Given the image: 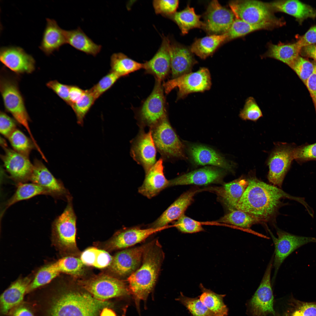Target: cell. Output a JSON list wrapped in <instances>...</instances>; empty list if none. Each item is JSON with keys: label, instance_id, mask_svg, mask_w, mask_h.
Segmentation results:
<instances>
[{"label": "cell", "instance_id": "e0dca14e", "mask_svg": "<svg viewBox=\"0 0 316 316\" xmlns=\"http://www.w3.org/2000/svg\"><path fill=\"white\" fill-rule=\"evenodd\" d=\"M294 148L287 145L279 147L271 153L268 161V178L273 185L280 188L285 176L294 159Z\"/></svg>", "mask_w": 316, "mask_h": 316}, {"label": "cell", "instance_id": "5bb4252c", "mask_svg": "<svg viewBox=\"0 0 316 316\" xmlns=\"http://www.w3.org/2000/svg\"><path fill=\"white\" fill-rule=\"evenodd\" d=\"M130 154L146 173L156 162L157 149L151 130L145 132L142 129L131 143Z\"/></svg>", "mask_w": 316, "mask_h": 316}, {"label": "cell", "instance_id": "4fadbf2b", "mask_svg": "<svg viewBox=\"0 0 316 316\" xmlns=\"http://www.w3.org/2000/svg\"><path fill=\"white\" fill-rule=\"evenodd\" d=\"M235 18L231 9L222 6L217 0L212 1L204 14L203 28L210 35L224 34L229 29Z\"/></svg>", "mask_w": 316, "mask_h": 316}, {"label": "cell", "instance_id": "60d3db41", "mask_svg": "<svg viewBox=\"0 0 316 316\" xmlns=\"http://www.w3.org/2000/svg\"><path fill=\"white\" fill-rule=\"evenodd\" d=\"M13 150L18 153L29 158L30 152L35 145L31 138H29L20 130L16 129L8 138Z\"/></svg>", "mask_w": 316, "mask_h": 316}, {"label": "cell", "instance_id": "7bdbcfd3", "mask_svg": "<svg viewBox=\"0 0 316 316\" xmlns=\"http://www.w3.org/2000/svg\"><path fill=\"white\" fill-rule=\"evenodd\" d=\"M60 273H65L75 277L84 272V265L80 258L73 256L63 257L55 262Z\"/></svg>", "mask_w": 316, "mask_h": 316}, {"label": "cell", "instance_id": "4dcf8cb0", "mask_svg": "<svg viewBox=\"0 0 316 316\" xmlns=\"http://www.w3.org/2000/svg\"><path fill=\"white\" fill-rule=\"evenodd\" d=\"M301 48L297 42L292 44H271L265 56L277 60L291 67L300 56Z\"/></svg>", "mask_w": 316, "mask_h": 316}, {"label": "cell", "instance_id": "816d5d0a", "mask_svg": "<svg viewBox=\"0 0 316 316\" xmlns=\"http://www.w3.org/2000/svg\"><path fill=\"white\" fill-rule=\"evenodd\" d=\"M152 4L156 14H161L169 17L176 12L179 1L177 0H154L153 1Z\"/></svg>", "mask_w": 316, "mask_h": 316}, {"label": "cell", "instance_id": "277c9868", "mask_svg": "<svg viewBox=\"0 0 316 316\" xmlns=\"http://www.w3.org/2000/svg\"><path fill=\"white\" fill-rule=\"evenodd\" d=\"M0 90L6 110L12 114L17 123L25 128L37 146L38 145L29 127V117L16 79L8 75L2 74L0 78Z\"/></svg>", "mask_w": 316, "mask_h": 316}, {"label": "cell", "instance_id": "f1b7e54d", "mask_svg": "<svg viewBox=\"0 0 316 316\" xmlns=\"http://www.w3.org/2000/svg\"><path fill=\"white\" fill-rule=\"evenodd\" d=\"M273 11L285 13L295 18L299 22L316 17V10L298 0H278L268 3Z\"/></svg>", "mask_w": 316, "mask_h": 316}, {"label": "cell", "instance_id": "8d00e7d4", "mask_svg": "<svg viewBox=\"0 0 316 316\" xmlns=\"http://www.w3.org/2000/svg\"><path fill=\"white\" fill-rule=\"evenodd\" d=\"M113 258L107 252L91 247L81 253L80 259L84 265L102 269L111 265Z\"/></svg>", "mask_w": 316, "mask_h": 316}, {"label": "cell", "instance_id": "ab89813d", "mask_svg": "<svg viewBox=\"0 0 316 316\" xmlns=\"http://www.w3.org/2000/svg\"><path fill=\"white\" fill-rule=\"evenodd\" d=\"M218 221L243 228L249 229L253 225L262 221L248 213L236 209L230 211Z\"/></svg>", "mask_w": 316, "mask_h": 316}, {"label": "cell", "instance_id": "db71d44e", "mask_svg": "<svg viewBox=\"0 0 316 316\" xmlns=\"http://www.w3.org/2000/svg\"><path fill=\"white\" fill-rule=\"evenodd\" d=\"M16 121L3 111L0 114V132L1 134L8 138L11 134L17 129Z\"/></svg>", "mask_w": 316, "mask_h": 316}, {"label": "cell", "instance_id": "680465c9", "mask_svg": "<svg viewBox=\"0 0 316 316\" xmlns=\"http://www.w3.org/2000/svg\"><path fill=\"white\" fill-rule=\"evenodd\" d=\"M85 90L80 88L78 86L75 85H70L69 98L70 106L78 102L83 96Z\"/></svg>", "mask_w": 316, "mask_h": 316}, {"label": "cell", "instance_id": "8992f818", "mask_svg": "<svg viewBox=\"0 0 316 316\" xmlns=\"http://www.w3.org/2000/svg\"><path fill=\"white\" fill-rule=\"evenodd\" d=\"M150 129L157 150L163 160L186 158L184 145L178 137L167 117Z\"/></svg>", "mask_w": 316, "mask_h": 316}, {"label": "cell", "instance_id": "484cf974", "mask_svg": "<svg viewBox=\"0 0 316 316\" xmlns=\"http://www.w3.org/2000/svg\"><path fill=\"white\" fill-rule=\"evenodd\" d=\"M190 157L197 165H211L229 171L231 165L220 154L213 149L202 145H191L188 149Z\"/></svg>", "mask_w": 316, "mask_h": 316}, {"label": "cell", "instance_id": "3957f363", "mask_svg": "<svg viewBox=\"0 0 316 316\" xmlns=\"http://www.w3.org/2000/svg\"><path fill=\"white\" fill-rule=\"evenodd\" d=\"M162 246L157 240L148 243L140 267L128 277V288L137 304L146 300L156 281L164 258Z\"/></svg>", "mask_w": 316, "mask_h": 316}, {"label": "cell", "instance_id": "be15d7a7", "mask_svg": "<svg viewBox=\"0 0 316 316\" xmlns=\"http://www.w3.org/2000/svg\"><path fill=\"white\" fill-rule=\"evenodd\" d=\"M274 316H280V315L278 314H277L276 313L275 315ZM283 316H285V315H284Z\"/></svg>", "mask_w": 316, "mask_h": 316}, {"label": "cell", "instance_id": "30bf717a", "mask_svg": "<svg viewBox=\"0 0 316 316\" xmlns=\"http://www.w3.org/2000/svg\"><path fill=\"white\" fill-rule=\"evenodd\" d=\"M161 82L155 80L153 90L141 106L138 115L141 128H152L167 117L164 90Z\"/></svg>", "mask_w": 316, "mask_h": 316}, {"label": "cell", "instance_id": "6125c7cd", "mask_svg": "<svg viewBox=\"0 0 316 316\" xmlns=\"http://www.w3.org/2000/svg\"><path fill=\"white\" fill-rule=\"evenodd\" d=\"M99 316H116V315L112 310L106 307L102 309Z\"/></svg>", "mask_w": 316, "mask_h": 316}, {"label": "cell", "instance_id": "f6af8a7d", "mask_svg": "<svg viewBox=\"0 0 316 316\" xmlns=\"http://www.w3.org/2000/svg\"><path fill=\"white\" fill-rule=\"evenodd\" d=\"M96 100L90 89L85 90L82 97L71 107L76 116L77 123L83 126L84 119Z\"/></svg>", "mask_w": 316, "mask_h": 316}, {"label": "cell", "instance_id": "bcb514c9", "mask_svg": "<svg viewBox=\"0 0 316 316\" xmlns=\"http://www.w3.org/2000/svg\"><path fill=\"white\" fill-rule=\"evenodd\" d=\"M176 300L181 302L193 316H217L201 302L199 296L189 298L181 293L180 296Z\"/></svg>", "mask_w": 316, "mask_h": 316}, {"label": "cell", "instance_id": "6f0895ef", "mask_svg": "<svg viewBox=\"0 0 316 316\" xmlns=\"http://www.w3.org/2000/svg\"><path fill=\"white\" fill-rule=\"evenodd\" d=\"M305 85L310 93L316 111V66L314 71L308 79Z\"/></svg>", "mask_w": 316, "mask_h": 316}, {"label": "cell", "instance_id": "9c48e42d", "mask_svg": "<svg viewBox=\"0 0 316 316\" xmlns=\"http://www.w3.org/2000/svg\"><path fill=\"white\" fill-rule=\"evenodd\" d=\"M211 85L209 71L204 67L195 72L189 73L173 78L162 84L164 91L166 94L175 88H178V100L191 93L208 90Z\"/></svg>", "mask_w": 316, "mask_h": 316}, {"label": "cell", "instance_id": "f546056e", "mask_svg": "<svg viewBox=\"0 0 316 316\" xmlns=\"http://www.w3.org/2000/svg\"><path fill=\"white\" fill-rule=\"evenodd\" d=\"M248 184V180L240 178L225 183L222 187L214 190L224 204L231 211L236 209Z\"/></svg>", "mask_w": 316, "mask_h": 316}, {"label": "cell", "instance_id": "91938a15", "mask_svg": "<svg viewBox=\"0 0 316 316\" xmlns=\"http://www.w3.org/2000/svg\"><path fill=\"white\" fill-rule=\"evenodd\" d=\"M300 54L304 56L313 59L316 62V44L302 47Z\"/></svg>", "mask_w": 316, "mask_h": 316}, {"label": "cell", "instance_id": "ee69618b", "mask_svg": "<svg viewBox=\"0 0 316 316\" xmlns=\"http://www.w3.org/2000/svg\"><path fill=\"white\" fill-rule=\"evenodd\" d=\"M285 316H316V302H306L292 297Z\"/></svg>", "mask_w": 316, "mask_h": 316}, {"label": "cell", "instance_id": "94428289", "mask_svg": "<svg viewBox=\"0 0 316 316\" xmlns=\"http://www.w3.org/2000/svg\"><path fill=\"white\" fill-rule=\"evenodd\" d=\"M11 316H34L29 309L22 306L14 308L11 312Z\"/></svg>", "mask_w": 316, "mask_h": 316}, {"label": "cell", "instance_id": "b9f144b4", "mask_svg": "<svg viewBox=\"0 0 316 316\" xmlns=\"http://www.w3.org/2000/svg\"><path fill=\"white\" fill-rule=\"evenodd\" d=\"M60 273L55 262L42 267L30 283L27 293L48 284Z\"/></svg>", "mask_w": 316, "mask_h": 316}, {"label": "cell", "instance_id": "ffe728a7", "mask_svg": "<svg viewBox=\"0 0 316 316\" xmlns=\"http://www.w3.org/2000/svg\"><path fill=\"white\" fill-rule=\"evenodd\" d=\"M222 169L207 166L183 174L169 180V187L177 185H204L218 183L225 175Z\"/></svg>", "mask_w": 316, "mask_h": 316}, {"label": "cell", "instance_id": "7a4b0ae2", "mask_svg": "<svg viewBox=\"0 0 316 316\" xmlns=\"http://www.w3.org/2000/svg\"><path fill=\"white\" fill-rule=\"evenodd\" d=\"M51 295L47 303L46 316H99L109 305L85 292L66 291Z\"/></svg>", "mask_w": 316, "mask_h": 316}, {"label": "cell", "instance_id": "d4e9b609", "mask_svg": "<svg viewBox=\"0 0 316 316\" xmlns=\"http://www.w3.org/2000/svg\"><path fill=\"white\" fill-rule=\"evenodd\" d=\"M197 189L190 190L184 193L176 200L150 225V227L162 228L169 223L178 219L186 210L193 201V197L198 192Z\"/></svg>", "mask_w": 316, "mask_h": 316}, {"label": "cell", "instance_id": "7dc6e473", "mask_svg": "<svg viewBox=\"0 0 316 316\" xmlns=\"http://www.w3.org/2000/svg\"><path fill=\"white\" fill-rule=\"evenodd\" d=\"M316 66V62H311L299 56L290 68L305 85L308 79L314 71Z\"/></svg>", "mask_w": 316, "mask_h": 316}, {"label": "cell", "instance_id": "8fae6325", "mask_svg": "<svg viewBox=\"0 0 316 316\" xmlns=\"http://www.w3.org/2000/svg\"><path fill=\"white\" fill-rule=\"evenodd\" d=\"M273 256L269 263L260 285L251 299L249 304L252 316H267L276 314L273 308L274 296L271 275L273 267Z\"/></svg>", "mask_w": 316, "mask_h": 316}, {"label": "cell", "instance_id": "2e32d148", "mask_svg": "<svg viewBox=\"0 0 316 316\" xmlns=\"http://www.w3.org/2000/svg\"><path fill=\"white\" fill-rule=\"evenodd\" d=\"M3 149L4 153L1 155V157L4 167L12 179L17 184L30 181L33 164L29 158L8 147Z\"/></svg>", "mask_w": 316, "mask_h": 316}, {"label": "cell", "instance_id": "c3c4849f", "mask_svg": "<svg viewBox=\"0 0 316 316\" xmlns=\"http://www.w3.org/2000/svg\"><path fill=\"white\" fill-rule=\"evenodd\" d=\"M120 78L116 73L110 71L90 90L96 100L111 88Z\"/></svg>", "mask_w": 316, "mask_h": 316}, {"label": "cell", "instance_id": "d590c367", "mask_svg": "<svg viewBox=\"0 0 316 316\" xmlns=\"http://www.w3.org/2000/svg\"><path fill=\"white\" fill-rule=\"evenodd\" d=\"M202 293L199 296L201 302L217 316H227L228 309L223 301L225 295L219 294L205 288L200 284Z\"/></svg>", "mask_w": 316, "mask_h": 316}, {"label": "cell", "instance_id": "f5cc1de1", "mask_svg": "<svg viewBox=\"0 0 316 316\" xmlns=\"http://www.w3.org/2000/svg\"><path fill=\"white\" fill-rule=\"evenodd\" d=\"M294 159L300 162L316 160V143L294 148Z\"/></svg>", "mask_w": 316, "mask_h": 316}, {"label": "cell", "instance_id": "9f6ffc18", "mask_svg": "<svg viewBox=\"0 0 316 316\" xmlns=\"http://www.w3.org/2000/svg\"><path fill=\"white\" fill-rule=\"evenodd\" d=\"M297 42L302 48L316 44V26L311 28Z\"/></svg>", "mask_w": 316, "mask_h": 316}, {"label": "cell", "instance_id": "681fc988", "mask_svg": "<svg viewBox=\"0 0 316 316\" xmlns=\"http://www.w3.org/2000/svg\"><path fill=\"white\" fill-rule=\"evenodd\" d=\"M239 116L243 120L256 121L262 116L263 115L255 99L250 97L246 99L243 109L240 111Z\"/></svg>", "mask_w": 316, "mask_h": 316}, {"label": "cell", "instance_id": "83f0119b", "mask_svg": "<svg viewBox=\"0 0 316 316\" xmlns=\"http://www.w3.org/2000/svg\"><path fill=\"white\" fill-rule=\"evenodd\" d=\"M30 281L27 277L19 279L3 292L0 297L1 311L3 314L8 313L22 302Z\"/></svg>", "mask_w": 316, "mask_h": 316}, {"label": "cell", "instance_id": "ba28073f", "mask_svg": "<svg viewBox=\"0 0 316 316\" xmlns=\"http://www.w3.org/2000/svg\"><path fill=\"white\" fill-rule=\"evenodd\" d=\"M79 283L95 298L104 300L130 294L124 281L106 274H100L80 280Z\"/></svg>", "mask_w": 316, "mask_h": 316}, {"label": "cell", "instance_id": "d6a6232c", "mask_svg": "<svg viewBox=\"0 0 316 316\" xmlns=\"http://www.w3.org/2000/svg\"><path fill=\"white\" fill-rule=\"evenodd\" d=\"M226 39L225 34L210 35L196 40L190 49L193 54L205 59L212 54Z\"/></svg>", "mask_w": 316, "mask_h": 316}, {"label": "cell", "instance_id": "e575fe53", "mask_svg": "<svg viewBox=\"0 0 316 316\" xmlns=\"http://www.w3.org/2000/svg\"><path fill=\"white\" fill-rule=\"evenodd\" d=\"M110 66V71L121 77L143 69L144 64L134 60L122 53L119 52L114 53L111 56Z\"/></svg>", "mask_w": 316, "mask_h": 316}, {"label": "cell", "instance_id": "603a6c76", "mask_svg": "<svg viewBox=\"0 0 316 316\" xmlns=\"http://www.w3.org/2000/svg\"><path fill=\"white\" fill-rule=\"evenodd\" d=\"M163 160L159 159L145 173L143 183L138 189L139 193L149 199L169 187V180L164 175Z\"/></svg>", "mask_w": 316, "mask_h": 316}, {"label": "cell", "instance_id": "836d02e7", "mask_svg": "<svg viewBox=\"0 0 316 316\" xmlns=\"http://www.w3.org/2000/svg\"><path fill=\"white\" fill-rule=\"evenodd\" d=\"M200 17L196 13L194 8L188 5L168 18L177 24L183 34H186L191 29L203 28L204 23L200 20Z\"/></svg>", "mask_w": 316, "mask_h": 316}, {"label": "cell", "instance_id": "6da1fadb", "mask_svg": "<svg viewBox=\"0 0 316 316\" xmlns=\"http://www.w3.org/2000/svg\"><path fill=\"white\" fill-rule=\"evenodd\" d=\"M248 185L239 201L236 209L251 214L262 221L267 220L276 213L281 200L287 198L301 199L291 196L273 185H270L255 178L248 179Z\"/></svg>", "mask_w": 316, "mask_h": 316}, {"label": "cell", "instance_id": "f907efd6", "mask_svg": "<svg viewBox=\"0 0 316 316\" xmlns=\"http://www.w3.org/2000/svg\"><path fill=\"white\" fill-rule=\"evenodd\" d=\"M174 224V226L181 232L186 233H192L203 231L204 229L199 222L182 214Z\"/></svg>", "mask_w": 316, "mask_h": 316}, {"label": "cell", "instance_id": "11a10c76", "mask_svg": "<svg viewBox=\"0 0 316 316\" xmlns=\"http://www.w3.org/2000/svg\"><path fill=\"white\" fill-rule=\"evenodd\" d=\"M46 85L68 105H70L69 98L70 85L62 84L56 80L49 81L47 83Z\"/></svg>", "mask_w": 316, "mask_h": 316}, {"label": "cell", "instance_id": "9a60e30c", "mask_svg": "<svg viewBox=\"0 0 316 316\" xmlns=\"http://www.w3.org/2000/svg\"><path fill=\"white\" fill-rule=\"evenodd\" d=\"M148 243L120 251L113 257L110 271L119 277H129L138 268L142 259L144 251Z\"/></svg>", "mask_w": 316, "mask_h": 316}, {"label": "cell", "instance_id": "cb8c5ba5", "mask_svg": "<svg viewBox=\"0 0 316 316\" xmlns=\"http://www.w3.org/2000/svg\"><path fill=\"white\" fill-rule=\"evenodd\" d=\"M169 49L173 78L190 72L196 61L190 49L170 40Z\"/></svg>", "mask_w": 316, "mask_h": 316}, {"label": "cell", "instance_id": "5b68a950", "mask_svg": "<svg viewBox=\"0 0 316 316\" xmlns=\"http://www.w3.org/2000/svg\"><path fill=\"white\" fill-rule=\"evenodd\" d=\"M235 18L254 25H283L280 19L274 16L268 3L251 0L231 1L229 4Z\"/></svg>", "mask_w": 316, "mask_h": 316}, {"label": "cell", "instance_id": "7c38bea8", "mask_svg": "<svg viewBox=\"0 0 316 316\" xmlns=\"http://www.w3.org/2000/svg\"><path fill=\"white\" fill-rule=\"evenodd\" d=\"M277 237H272L275 250L273 267L274 269L272 280L276 279L277 273L285 259L293 251L310 243H316V238L294 235L281 230L277 231Z\"/></svg>", "mask_w": 316, "mask_h": 316}, {"label": "cell", "instance_id": "f35d334b", "mask_svg": "<svg viewBox=\"0 0 316 316\" xmlns=\"http://www.w3.org/2000/svg\"><path fill=\"white\" fill-rule=\"evenodd\" d=\"M278 27L272 24L254 25L235 18L228 31L225 42L245 35L253 31L261 29H269Z\"/></svg>", "mask_w": 316, "mask_h": 316}, {"label": "cell", "instance_id": "4316f807", "mask_svg": "<svg viewBox=\"0 0 316 316\" xmlns=\"http://www.w3.org/2000/svg\"><path fill=\"white\" fill-rule=\"evenodd\" d=\"M46 21L39 48L46 55L49 56L67 42L65 30L61 28L54 19L47 18Z\"/></svg>", "mask_w": 316, "mask_h": 316}, {"label": "cell", "instance_id": "52a82bcc", "mask_svg": "<svg viewBox=\"0 0 316 316\" xmlns=\"http://www.w3.org/2000/svg\"><path fill=\"white\" fill-rule=\"evenodd\" d=\"M67 200L68 203L63 212L53 223L52 232L61 248L74 254L78 251L76 241V217L69 196Z\"/></svg>", "mask_w": 316, "mask_h": 316}, {"label": "cell", "instance_id": "7402d4cb", "mask_svg": "<svg viewBox=\"0 0 316 316\" xmlns=\"http://www.w3.org/2000/svg\"><path fill=\"white\" fill-rule=\"evenodd\" d=\"M170 40L164 36L161 44L156 53L150 60L144 63L146 73L154 75L155 80L162 82L171 70L169 53Z\"/></svg>", "mask_w": 316, "mask_h": 316}, {"label": "cell", "instance_id": "44dd1931", "mask_svg": "<svg viewBox=\"0 0 316 316\" xmlns=\"http://www.w3.org/2000/svg\"><path fill=\"white\" fill-rule=\"evenodd\" d=\"M30 181L44 188L49 195L54 198L67 194L66 190L61 181L56 179L42 162L38 159L34 160Z\"/></svg>", "mask_w": 316, "mask_h": 316}, {"label": "cell", "instance_id": "1f68e13d", "mask_svg": "<svg viewBox=\"0 0 316 316\" xmlns=\"http://www.w3.org/2000/svg\"><path fill=\"white\" fill-rule=\"evenodd\" d=\"M65 33L67 43L78 50L95 56L101 50V45L95 43L80 28L65 30Z\"/></svg>", "mask_w": 316, "mask_h": 316}, {"label": "cell", "instance_id": "74e56055", "mask_svg": "<svg viewBox=\"0 0 316 316\" xmlns=\"http://www.w3.org/2000/svg\"><path fill=\"white\" fill-rule=\"evenodd\" d=\"M17 185L15 192L6 202L2 215L8 207L17 202L28 199L38 195H49L48 192L45 189L32 183H20Z\"/></svg>", "mask_w": 316, "mask_h": 316}, {"label": "cell", "instance_id": "d6986e66", "mask_svg": "<svg viewBox=\"0 0 316 316\" xmlns=\"http://www.w3.org/2000/svg\"><path fill=\"white\" fill-rule=\"evenodd\" d=\"M149 227L142 229L138 227L124 228L115 233L107 243V249L110 250L129 247L139 243L152 234L168 227Z\"/></svg>", "mask_w": 316, "mask_h": 316}, {"label": "cell", "instance_id": "ac0fdd59", "mask_svg": "<svg viewBox=\"0 0 316 316\" xmlns=\"http://www.w3.org/2000/svg\"><path fill=\"white\" fill-rule=\"evenodd\" d=\"M0 59L4 66L17 74L31 73L35 70L34 58L19 47H1Z\"/></svg>", "mask_w": 316, "mask_h": 316}]
</instances>
